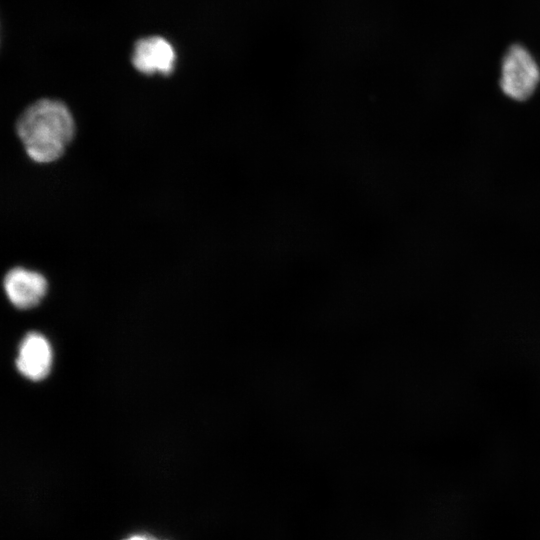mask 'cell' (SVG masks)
Listing matches in <instances>:
<instances>
[{
    "label": "cell",
    "instance_id": "3957f363",
    "mask_svg": "<svg viewBox=\"0 0 540 540\" xmlns=\"http://www.w3.org/2000/svg\"><path fill=\"white\" fill-rule=\"evenodd\" d=\"M175 61V50L163 37L142 38L134 45L132 63L141 73L168 75L174 70Z\"/></svg>",
    "mask_w": 540,
    "mask_h": 540
},
{
    "label": "cell",
    "instance_id": "277c9868",
    "mask_svg": "<svg viewBox=\"0 0 540 540\" xmlns=\"http://www.w3.org/2000/svg\"><path fill=\"white\" fill-rule=\"evenodd\" d=\"M3 285L11 303L21 309L37 305L47 291V281L41 274L20 267L8 271Z\"/></svg>",
    "mask_w": 540,
    "mask_h": 540
},
{
    "label": "cell",
    "instance_id": "8992f818",
    "mask_svg": "<svg viewBox=\"0 0 540 540\" xmlns=\"http://www.w3.org/2000/svg\"><path fill=\"white\" fill-rule=\"evenodd\" d=\"M126 540H151V539H147V538L144 537V536H138V535L136 536V535H135V536H132V537L126 539Z\"/></svg>",
    "mask_w": 540,
    "mask_h": 540
},
{
    "label": "cell",
    "instance_id": "7a4b0ae2",
    "mask_svg": "<svg viewBox=\"0 0 540 540\" xmlns=\"http://www.w3.org/2000/svg\"><path fill=\"white\" fill-rule=\"evenodd\" d=\"M540 84V66L531 52L521 44L511 45L501 62L499 86L514 101H526Z\"/></svg>",
    "mask_w": 540,
    "mask_h": 540
},
{
    "label": "cell",
    "instance_id": "5b68a950",
    "mask_svg": "<svg viewBox=\"0 0 540 540\" xmlns=\"http://www.w3.org/2000/svg\"><path fill=\"white\" fill-rule=\"evenodd\" d=\"M52 351L49 342L39 333H28L20 343L16 366L31 380H41L50 371Z\"/></svg>",
    "mask_w": 540,
    "mask_h": 540
},
{
    "label": "cell",
    "instance_id": "6da1fadb",
    "mask_svg": "<svg viewBox=\"0 0 540 540\" xmlns=\"http://www.w3.org/2000/svg\"><path fill=\"white\" fill-rule=\"evenodd\" d=\"M17 134L28 156L39 163L57 160L74 134L73 117L65 104L42 99L19 117Z\"/></svg>",
    "mask_w": 540,
    "mask_h": 540
}]
</instances>
